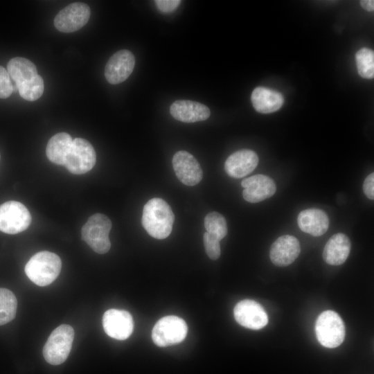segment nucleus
Returning <instances> with one entry per match:
<instances>
[{"instance_id": "nucleus-1", "label": "nucleus", "mask_w": 374, "mask_h": 374, "mask_svg": "<svg viewBox=\"0 0 374 374\" xmlns=\"http://www.w3.org/2000/svg\"><path fill=\"white\" fill-rule=\"evenodd\" d=\"M7 71L24 99L35 101L42 96L44 89V81L30 60L21 57H13L7 64Z\"/></svg>"}, {"instance_id": "nucleus-2", "label": "nucleus", "mask_w": 374, "mask_h": 374, "mask_svg": "<svg viewBox=\"0 0 374 374\" xmlns=\"http://www.w3.org/2000/svg\"><path fill=\"white\" fill-rule=\"evenodd\" d=\"M175 220L169 204L163 199L154 197L143 206L141 223L147 233L154 238L165 239L169 236Z\"/></svg>"}, {"instance_id": "nucleus-3", "label": "nucleus", "mask_w": 374, "mask_h": 374, "mask_svg": "<svg viewBox=\"0 0 374 374\" xmlns=\"http://www.w3.org/2000/svg\"><path fill=\"white\" fill-rule=\"evenodd\" d=\"M62 268L60 258L47 251L34 254L25 265V273L28 278L39 286L52 283L59 276Z\"/></svg>"}, {"instance_id": "nucleus-4", "label": "nucleus", "mask_w": 374, "mask_h": 374, "mask_svg": "<svg viewBox=\"0 0 374 374\" xmlns=\"http://www.w3.org/2000/svg\"><path fill=\"white\" fill-rule=\"evenodd\" d=\"M112 222L104 214L96 213L88 219L81 230L82 239L96 253H107L111 242L109 233Z\"/></svg>"}, {"instance_id": "nucleus-5", "label": "nucleus", "mask_w": 374, "mask_h": 374, "mask_svg": "<svg viewBox=\"0 0 374 374\" xmlns=\"http://www.w3.org/2000/svg\"><path fill=\"white\" fill-rule=\"evenodd\" d=\"M74 339L73 328L67 324L57 327L48 337L44 348L45 360L52 365H59L67 359Z\"/></svg>"}, {"instance_id": "nucleus-6", "label": "nucleus", "mask_w": 374, "mask_h": 374, "mask_svg": "<svg viewBox=\"0 0 374 374\" xmlns=\"http://www.w3.org/2000/svg\"><path fill=\"white\" fill-rule=\"evenodd\" d=\"M315 334L319 342L323 346L329 348H336L344 340V323L337 312L326 310L317 319Z\"/></svg>"}, {"instance_id": "nucleus-7", "label": "nucleus", "mask_w": 374, "mask_h": 374, "mask_svg": "<svg viewBox=\"0 0 374 374\" xmlns=\"http://www.w3.org/2000/svg\"><path fill=\"white\" fill-rule=\"evenodd\" d=\"M96 161V151L86 139H73L64 159V166L75 175L84 174L91 170Z\"/></svg>"}, {"instance_id": "nucleus-8", "label": "nucleus", "mask_w": 374, "mask_h": 374, "mask_svg": "<svg viewBox=\"0 0 374 374\" xmlns=\"http://www.w3.org/2000/svg\"><path fill=\"white\" fill-rule=\"evenodd\" d=\"M187 332L188 327L184 319L169 315L156 323L152 331V339L157 346L166 347L181 342Z\"/></svg>"}, {"instance_id": "nucleus-9", "label": "nucleus", "mask_w": 374, "mask_h": 374, "mask_svg": "<svg viewBox=\"0 0 374 374\" xmlns=\"http://www.w3.org/2000/svg\"><path fill=\"white\" fill-rule=\"evenodd\" d=\"M31 222L28 208L21 202L8 201L0 205V231L17 234L25 231Z\"/></svg>"}, {"instance_id": "nucleus-10", "label": "nucleus", "mask_w": 374, "mask_h": 374, "mask_svg": "<svg viewBox=\"0 0 374 374\" xmlns=\"http://www.w3.org/2000/svg\"><path fill=\"white\" fill-rule=\"evenodd\" d=\"M91 15L89 6L81 2L72 3L62 9L54 19V26L62 33H73L83 27Z\"/></svg>"}, {"instance_id": "nucleus-11", "label": "nucleus", "mask_w": 374, "mask_h": 374, "mask_svg": "<svg viewBox=\"0 0 374 374\" xmlns=\"http://www.w3.org/2000/svg\"><path fill=\"white\" fill-rule=\"evenodd\" d=\"M233 315L240 326L251 330H260L268 323L267 314L262 305L250 299L238 302L234 307Z\"/></svg>"}, {"instance_id": "nucleus-12", "label": "nucleus", "mask_w": 374, "mask_h": 374, "mask_svg": "<svg viewBox=\"0 0 374 374\" xmlns=\"http://www.w3.org/2000/svg\"><path fill=\"white\" fill-rule=\"evenodd\" d=\"M103 326L105 333L110 337L125 340L133 332L134 321L127 311L110 309L103 314Z\"/></svg>"}, {"instance_id": "nucleus-13", "label": "nucleus", "mask_w": 374, "mask_h": 374, "mask_svg": "<svg viewBox=\"0 0 374 374\" xmlns=\"http://www.w3.org/2000/svg\"><path fill=\"white\" fill-rule=\"evenodd\" d=\"M172 163L177 177L184 184L193 186L202 180V168L197 159L189 152L184 150L177 152L172 157Z\"/></svg>"}, {"instance_id": "nucleus-14", "label": "nucleus", "mask_w": 374, "mask_h": 374, "mask_svg": "<svg viewBox=\"0 0 374 374\" xmlns=\"http://www.w3.org/2000/svg\"><path fill=\"white\" fill-rule=\"evenodd\" d=\"M134 65L135 57L131 51H118L112 55L105 65V78L112 84L123 82L130 75Z\"/></svg>"}, {"instance_id": "nucleus-15", "label": "nucleus", "mask_w": 374, "mask_h": 374, "mask_svg": "<svg viewBox=\"0 0 374 374\" xmlns=\"http://www.w3.org/2000/svg\"><path fill=\"white\" fill-rule=\"evenodd\" d=\"M241 186L243 198L249 202L257 203L271 197L276 193L274 180L264 175H256L243 179Z\"/></svg>"}, {"instance_id": "nucleus-16", "label": "nucleus", "mask_w": 374, "mask_h": 374, "mask_svg": "<svg viewBox=\"0 0 374 374\" xmlns=\"http://www.w3.org/2000/svg\"><path fill=\"white\" fill-rule=\"evenodd\" d=\"M300 252L298 239L293 235H285L280 236L271 244L269 258L275 265L286 267L297 258Z\"/></svg>"}, {"instance_id": "nucleus-17", "label": "nucleus", "mask_w": 374, "mask_h": 374, "mask_svg": "<svg viewBox=\"0 0 374 374\" xmlns=\"http://www.w3.org/2000/svg\"><path fill=\"white\" fill-rule=\"evenodd\" d=\"M258 163L257 154L248 149H242L231 154L226 160L224 170L233 178H241L251 173Z\"/></svg>"}, {"instance_id": "nucleus-18", "label": "nucleus", "mask_w": 374, "mask_h": 374, "mask_svg": "<svg viewBox=\"0 0 374 374\" xmlns=\"http://www.w3.org/2000/svg\"><path fill=\"white\" fill-rule=\"evenodd\" d=\"M170 112L177 121L184 123H195L206 120L211 114L209 108L200 103L179 100L170 106Z\"/></svg>"}, {"instance_id": "nucleus-19", "label": "nucleus", "mask_w": 374, "mask_h": 374, "mask_svg": "<svg viewBox=\"0 0 374 374\" xmlns=\"http://www.w3.org/2000/svg\"><path fill=\"white\" fill-rule=\"evenodd\" d=\"M300 229L313 236L323 235L329 226L327 214L318 208H308L301 211L297 217Z\"/></svg>"}, {"instance_id": "nucleus-20", "label": "nucleus", "mask_w": 374, "mask_h": 374, "mask_svg": "<svg viewBox=\"0 0 374 374\" xmlns=\"http://www.w3.org/2000/svg\"><path fill=\"white\" fill-rule=\"evenodd\" d=\"M350 242L348 236L342 233L333 235L326 242L323 258L330 265L343 264L349 256Z\"/></svg>"}, {"instance_id": "nucleus-21", "label": "nucleus", "mask_w": 374, "mask_h": 374, "mask_svg": "<svg viewBox=\"0 0 374 374\" xmlns=\"http://www.w3.org/2000/svg\"><path fill=\"white\" fill-rule=\"evenodd\" d=\"M251 100L254 109L262 114H269L278 110L284 102L280 93L263 87L253 89Z\"/></svg>"}, {"instance_id": "nucleus-22", "label": "nucleus", "mask_w": 374, "mask_h": 374, "mask_svg": "<svg viewBox=\"0 0 374 374\" xmlns=\"http://www.w3.org/2000/svg\"><path fill=\"white\" fill-rule=\"evenodd\" d=\"M71 136L66 132H59L48 141L46 154L55 164L64 166V159L72 143Z\"/></svg>"}, {"instance_id": "nucleus-23", "label": "nucleus", "mask_w": 374, "mask_h": 374, "mask_svg": "<svg viewBox=\"0 0 374 374\" xmlns=\"http://www.w3.org/2000/svg\"><path fill=\"white\" fill-rule=\"evenodd\" d=\"M17 308V301L12 292L6 288H0V326L14 319Z\"/></svg>"}, {"instance_id": "nucleus-24", "label": "nucleus", "mask_w": 374, "mask_h": 374, "mask_svg": "<svg viewBox=\"0 0 374 374\" xmlns=\"http://www.w3.org/2000/svg\"><path fill=\"white\" fill-rule=\"evenodd\" d=\"M204 227L207 233L220 241L227 234V224L224 217L215 211L205 216Z\"/></svg>"}, {"instance_id": "nucleus-25", "label": "nucleus", "mask_w": 374, "mask_h": 374, "mask_svg": "<svg viewBox=\"0 0 374 374\" xmlns=\"http://www.w3.org/2000/svg\"><path fill=\"white\" fill-rule=\"evenodd\" d=\"M355 60L359 75L367 79L374 77V53L368 48L359 49L355 55Z\"/></svg>"}, {"instance_id": "nucleus-26", "label": "nucleus", "mask_w": 374, "mask_h": 374, "mask_svg": "<svg viewBox=\"0 0 374 374\" xmlns=\"http://www.w3.org/2000/svg\"><path fill=\"white\" fill-rule=\"evenodd\" d=\"M204 245L206 253L211 260H217L221 254L220 240L210 235L206 231L203 235Z\"/></svg>"}, {"instance_id": "nucleus-27", "label": "nucleus", "mask_w": 374, "mask_h": 374, "mask_svg": "<svg viewBox=\"0 0 374 374\" xmlns=\"http://www.w3.org/2000/svg\"><path fill=\"white\" fill-rule=\"evenodd\" d=\"M13 91L10 75L4 67L0 65V98H8Z\"/></svg>"}, {"instance_id": "nucleus-28", "label": "nucleus", "mask_w": 374, "mask_h": 374, "mask_svg": "<svg viewBox=\"0 0 374 374\" xmlns=\"http://www.w3.org/2000/svg\"><path fill=\"white\" fill-rule=\"evenodd\" d=\"M155 5L158 10L163 13L172 12L181 3L180 0H156Z\"/></svg>"}, {"instance_id": "nucleus-29", "label": "nucleus", "mask_w": 374, "mask_h": 374, "mask_svg": "<svg viewBox=\"0 0 374 374\" xmlns=\"http://www.w3.org/2000/svg\"><path fill=\"white\" fill-rule=\"evenodd\" d=\"M363 191L370 199H374V173L368 175L363 183Z\"/></svg>"}, {"instance_id": "nucleus-30", "label": "nucleus", "mask_w": 374, "mask_h": 374, "mask_svg": "<svg viewBox=\"0 0 374 374\" xmlns=\"http://www.w3.org/2000/svg\"><path fill=\"white\" fill-rule=\"evenodd\" d=\"M362 7L368 12H373L374 10V1L373 0H362L360 1Z\"/></svg>"}, {"instance_id": "nucleus-31", "label": "nucleus", "mask_w": 374, "mask_h": 374, "mask_svg": "<svg viewBox=\"0 0 374 374\" xmlns=\"http://www.w3.org/2000/svg\"><path fill=\"white\" fill-rule=\"evenodd\" d=\"M0 159H1V156H0Z\"/></svg>"}]
</instances>
